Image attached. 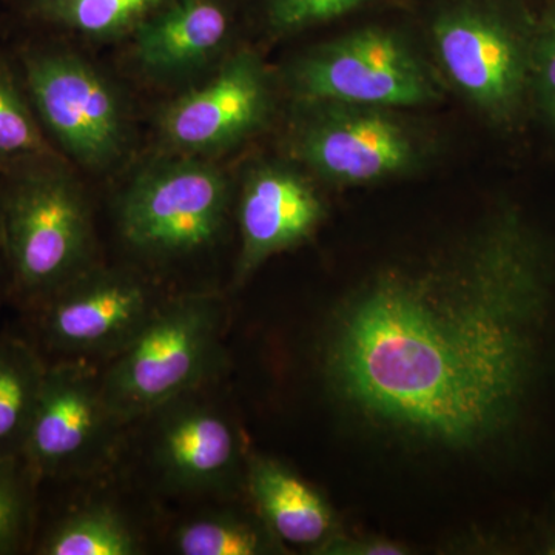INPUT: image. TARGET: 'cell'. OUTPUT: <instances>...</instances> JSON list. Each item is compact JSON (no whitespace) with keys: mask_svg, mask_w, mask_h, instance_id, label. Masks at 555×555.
<instances>
[{"mask_svg":"<svg viewBox=\"0 0 555 555\" xmlns=\"http://www.w3.org/2000/svg\"><path fill=\"white\" fill-rule=\"evenodd\" d=\"M229 182L218 167L185 158L159 163L131 181L119 225L131 247L160 257L210 246L224 229Z\"/></svg>","mask_w":555,"mask_h":555,"instance_id":"4","label":"cell"},{"mask_svg":"<svg viewBox=\"0 0 555 555\" xmlns=\"http://www.w3.org/2000/svg\"><path fill=\"white\" fill-rule=\"evenodd\" d=\"M324 215L323 199L297 171L275 164L251 170L240 199L238 280L309 240Z\"/></svg>","mask_w":555,"mask_h":555,"instance_id":"13","label":"cell"},{"mask_svg":"<svg viewBox=\"0 0 555 555\" xmlns=\"http://www.w3.org/2000/svg\"><path fill=\"white\" fill-rule=\"evenodd\" d=\"M312 553L321 555H403L408 554L409 550L400 543L378 539V537H356L334 532Z\"/></svg>","mask_w":555,"mask_h":555,"instance_id":"23","label":"cell"},{"mask_svg":"<svg viewBox=\"0 0 555 555\" xmlns=\"http://www.w3.org/2000/svg\"><path fill=\"white\" fill-rule=\"evenodd\" d=\"M531 90L540 112L555 130V9L532 35Z\"/></svg>","mask_w":555,"mask_h":555,"instance_id":"22","label":"cell"},{"mask_svg":"<svg viewBox=\"0 0 555 555\" xmlns=\"http://www.w3.org/2000/svg\"><path fill=\"white\" fill-rule=\"evenodd\" d=\"M167 0H31L42 20L91 38L133 33Z\"/></svg>","mask_w":555,"mask_h":555,"instance_id":"18","label":"cell"},{"mask_svg":"<svg viewBox=\"0 0 555 555\" xmlns=\"http://www.w3.org/2000/svg\"><path fill=\"white\" fill-rule=\"evenodd\" d=\"M229 30L221 0H167L133 31L134 54L150 73L181 75L210 61Z\"/></svg>","mask_w":555,"mask_h":555,"instance_id":"14","label":"cell"},{"mask_svg":"<svg viewBox=\"0 0 555 555\" xmlns=\"http://www.w3.org/2000/svg\"><path fill=\"white\" fill-rule=\"evenodd\" d=\"M60 291L47 313V337L75 356H116L159 308L144 281L116 270L82 272Z\"/></svg>","mask_w":555,"mask_h":555,"instance_id":"11","label":"cell"},{"mask_svg":"<svg viewBox=\"0 0 555 555\" xmlns=\"http://www.w3.org/2000/svg\"><path fill=\"white\" fill-rule=\"evenodd\" d=\"M244 481L259 518L281 543L313 551L334 534V514L326 500L284 463L247 456Z\"/></svg>","mask_w":555,"mask_h":555,"instance_id":"15","label":"cell"},{"mask_svg":"<svg viewBox=\"0 0 555 555\" xmlns=\"http://www.w3.org/2000/svg\"><path fill=\"white\" fill-rule=\"evenodd\" d=\"M22 521L20 489L7 470L0 469V553L16 543Z\"/></svg>","mask_w":555,"mask_h":555,"instance_id":"24","label":"cell"},{"mask_svg":"<svg viewBox=\"0 0 555 555\" xmlns=\"http://www.w3.org/2000/svg\"><path fill=\"white\" fill-rule=\"evenodd\" d=\"M224 318V305L214 295L159 306L101 377L102 396L120 425L158 412L214 374Z\"/></svg>","mask_w":555,"mask_h":555,"instance_id":"2","label":"cell"},{"mask_svg":"<svg viewBox=\"0 0 555 555\" xmlns=\"http://www.w3.org/2000/svg\"><path fill=\"white\" fill-rule=\"evenodd\" d=\"M118 425L101 377L83 366H60L43 375L24 449L43 473H83L107 454Z\"/></svg>","mask_w":555,"mask_h":555,"instance_id":"9","label":"cell"},{"mask_svg":"<svg viewBox=\"0 0 555 555\" xmlns=\"http://www.w3.org/2000/svg\"><path fill=\"white\" fill-rule=\"evenodd\" d=\"M43 375L30 350L0 345V454L24 448Z\"/></svg>","mask_w":555,"mask_h":555,"instance_id":"17","label":"cell"},{"mask_svg":"<svg viewBox=\"0 0 555 555\" xmlns=\"http://www.w3.org/2000/svg\"><path fill=\"white\" fill-rule=\"evenodd\" d=\"M288 83L299 105L418 107L437 100L425 62L396 31L364 28L323 43L297 61Z\"/></svg>","mask_w":555,"mask_h":555,"instance_id":"3","label":"cell"},{"mask_svg":"<svg viewBox=\"0 0 555 555\" xmlns=\"http://www.w3.org/2000/svg\"><path fill=\"white\" fill-rule=\"evenodd\" d=\"M27 83L40 116L73 158L104 167L118 158L126 119L108 80L75 54L50 51L25 62Z\"/></svg>","mask_w":555,"mask_h":555,"instance_id":"8","label":"cell"},{"mask_svg":"<svg viewBox=\"0 0 555 555\" xmlns=\"http://www.w3.org/2000/svg\"><path fill=\"white\" fill-rule=\"evenodd\" d=\"M371 0H268L266 13L278 35H294L338 20Z\"/></svg>","mask_w":555,"mask_h":555,"instance_id":"21","label":"cell"},{"mask_svg":"<svg viewBox=\"0 0 555 555\" xmlns=\"http://www.w3.org/2000/svg\"><path fill=\"white\" fill-rule=\"evenodd\" d=\"M554 309L550 247L505 207L434 264L387 270L349 295L328 323L324 377L371 426L477 451L524 422L545 374Z\"/></svg>","mask_w":555,"mask_h":555,"instance_id":"1","label":"cell"},{"mask_svg":"<svg viewBox=\"0 0 555 555\" xmlns=\"http://www.w3.org/2000/svg\"><path fill=\"white\" fill-rule=\"evenodd\" d=\"M542 553L555 555V531L547 532L542 543Z\"/></svg>","mask_w":555,"mask_h":555,"instance_id":"25","label":"cell"},{"mask_svg":"<svg viewBox=\"0 0 555 555\" xmlns=\"http://www.w3.org/2000/svg\"><path fill=\"white\" fill-rule=\"evenodd\" d=\"M30 108L9 72L0 67V159L53 158Z\"/></svg>","mask_w":555,"mask_h":555,"instance_id":"20","label":"cell"},{"mask_svg":"<svg viewBox=\"0 0 555 555\" xmlns=\"http://www.w3.org/2000/svg\"><path fill=\"white\" fill-rule=\"evenodd\" d=\"M269 109L268 75L257 56L241 51L164 109L160 139L184 153L232 147L264 124Z\"/></svg>","mask_w":555,"mask_h":555,"instance_id":"10","label":"cell"},{"mask_svg":"<svg viewBox=\"0 0 555 555\" xmlns=\"http://www.w3.org/2000/svg\"><path fill=\"white\" fill-rule=\"evenodd\" d=\"M5 235L22 283L64 286L86 272L90 255V211L82 192L61 171L22 179L7 201Z\"/></svg>","mask_w":555,"mask_h":555,"instance_id":"7","label":"cell"},{"mask_svg":"<svg viewBox=\"0 0 555 555\" xmlns=\"http://www.w3.org/2000/svg\"><path fill=\"white\" fill-rule=\"evenodd\" d=\"M160 411V409H159ZM156 433L153 455L167 483L184 492H225L246 478L235 427L206 404L171 401Z\"/></svg>","mask_w":555,"mask_h":555,"instance_id":"12","label":"cell"},{"mask_svg":"<svg viewBox=\"0 0 555 555\" xmlns=\"http://www.w3.org/2000/svg\"><path fill=\"white\" fill-rule=\"evenodd\" d=\"M434 46L449 80L494 122H509L531 90L532 35L478 3H460L434 22Z\"/></svg>","mask_w":555,"mask_h":555,"instance_id":"5","label":"cell"},{"mask_svg":"<svg viewBox=\"0 0 555 555\" xmlns=\"http://www.w3.org/2000/svg\"><path fill=\"white\" fill-rule=\"evenodd\" d=\"M292 152L332 184L360 185L400 177L422 164L418 134L390 108L301 105Z\"/></svg>","mask_w":555,"mask_h":555,"instance_id":"6","label":"cell"},{"mask_svg":"<svg viewBox=\"0 0 555 555\" xmlns=\"http://www.w3.org/2000/svg\"><path fill=\"white\" fill-rule=\"evenodd\" d=\"M175 550L182 555H264L283 553V543L257 516L214 513L178 528Z\"/></svg>","mask_w":555,"mask_h":555,"instance_id":"16","label":"cell"},{"mask_svg":"<svg viewBox=\"0 0 555 555\" xmlns=\"http://www.w3.org/2000/svg\"><path fill=\"white\" fill-rule=\"evenodd\" d=\"M46 555H134L139 543L129 524L108 506L78 511L47 539Z\"/></svg>","mask_w":555,"mask_h":555,"instance_id":"19","label":"cell"}]
</instances>
